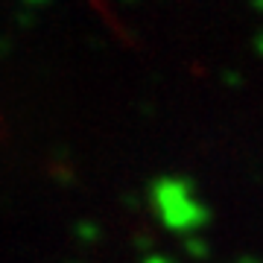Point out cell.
Instances as JSON below:
<instances>
[{"mask_svg": "<svg viewBox=\"0 0 263 263\" xmlns=\"http://www.w3.org/2000/svg\"><path fill=\"white\" fill-rule=\"evenodd\" d=\"M76 228H79V231H76L79 237H88V240H94V237H97V228L91 226V222H85V226H76Z\"/></svg>", "mask_w": 263, "mask_h": 263, "instance_id": "obj_3", "label": "cell"}, {"mask_svg": "<svg viewBox=\"0 0 263 263\" xmlns=\"http://www.w3.org/2000/svg\"><path fill=\"white\" fill-rule=\"evenodd\" d=\"M143 263H176V260H170L167 254H146V257H143Z\"/></svg>", "mask_w": 263, "mask_h": 263, "instance_id": "obj_4", "label": "cell"}, {"mask_svg": "<svg viewBox=\"0 0 263 263\" xmlns=\"http://www.w3.org/2000/svg\"><path fill=\"white\" fill-rule=\"evenodd\" d=\"M257 53H260V56H263V32H260V35H257Z\"/></svg>", "mask_w": 263, "mask_h": 263, "instance_id": "obj_5", "label": "cell"}, {"mask_svg": "<svg viewBox=\"0 0 263 263\" xmlns=\"http://www.w3.org/2000/svg\"><path fill=\"white\" fill-rule=\"evenodd\" d=\"M254 9H257V12H263V0H254Z\"/></svg>", "mask_w": 263, "mask_h": 263, "instance_id": "obj_7", "label": "cell"}, {"mask_svg": "<svg viewBox=\"0 0 263 263\" xmlns=\"http://www.w3.org/2000/svg\"><path fill=\"white\" fill-rule=\"evenodd\" d=\"M24 3H32V6H38V3H47V0H24Z\"/></svg>", "mask_w": 263, "mask_h": 263, "instance_id": "obj_8", "label": "cell"}, {"mask_svg": "<svg viewBox=\"0 0 263 263\" xmlns=\"http://www.w3.org/2000/svg\"><path fill=\"white\" fill-rule=\"evenodd\" d=\"M149 199L164 228L176 234H193L208 222V208L196 199L187 179H158L149 190Z\"/></svg>", "mask_w": 263, "mask_h": 263, "instance_id": "obj_1", "label": "cell"}, {"mask_svg": "<svg viewBox=\"0 0 263 263\" xmlns=\"http://www.w3.org/2000/svg\"><path fill=\"white\" fill-rule=\"evenodd\" d=\"M184 246H187V252L193 254V257H205V254H208V246L202 243V240H196V237H190Z\"/></svg>", "mask_w": 263, "mask_h": 263, "instance_id": "obj_2", "label": "cell"}, {"mask_svg": "<svg viewBox=\"0 0 263 263\" xmlns=\"http://www.w3.org/2000/svg\"><path fill=\"white\" fill-rule=\"evenodd\" d=\"M237 263H260V260H257V257H240Z\"/></svg>", "mask_w": 263, "mask_h": 263, "instance_id": "obj_6", "label": "cell"}]
</instances>
